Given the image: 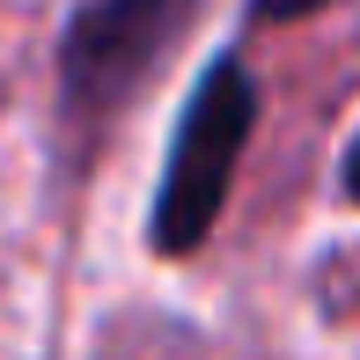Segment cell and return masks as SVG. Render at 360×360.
Here are the masks:
<instances>
[{"mask_svg":"<svg viewBox=\"0 0 360 360\" xmlns=\"http://www.w3.org/2000/svg\"><path fill=\"white\" fill-rule=\"evenodd\" d=\"M316 8H331V0H257L250 22H294V15H316Z\"/></svg>","mask_w":360,"mask_h":360,"instance_id":"3","label":"cell"},{"mask_svg":"<svg viewBox=\"0 0 360 360\" xmlns=\"http://www.w3.org/2000/svg\"><path fill=\"white\" fill-rule=\"evenodd\" d=\"M257 118V74L243 52H221L191 89V110L169 140L162 162V191H155V257H191L214 236L221 206H228V176H236L243 147H250Z\"/></svg>","mask_w":360,"mask_h":360,"instance_id":"1","label":"cell"},{"mask_svg":"<svg viewBox=\"0 0 360 360\" xmlns=\"http://www.w3.org/2000/svg\"><path fill=\"white\" fill-rule=\"evenodd\" d=\"M184 15L191 0H89L59 37V110L74 125H103L110 103L147 81Z\"/></svg>","mask_w":360,"mask_h":360,"instance_id":"2","label":"cell"}]
</instances>
